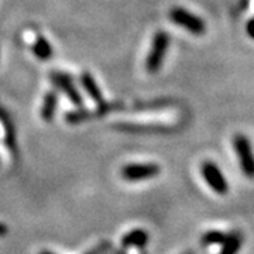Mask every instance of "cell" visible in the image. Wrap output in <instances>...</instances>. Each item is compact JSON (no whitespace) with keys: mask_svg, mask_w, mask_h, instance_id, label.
<instances>
[{"mask_svg":"<svg viewBox=\"0 0 254 254\" xmlns=\"http://www.w3.org/2000/svg\"><path fill=\"white\" fill-rule=\"evenodd\" d=\"M0 120L4 126V131H6V143L9 145L11 151H16V136H14V127L11 125V122L7 118V115L4 112L0 110Z\"/></svg>","mask_w":254,"mask_h":254,"instance_id":"12","label":"cell"},{"mask_svg":"<svg viewBox=\"0 0 254 254\" xmlns=\"http://www.w3.org/2000/svg\"><path fill=\"white\" fill-rule=\"evenodd\" d=\"M57 105H58V95L55 92H48L44 96V102H43L41 112H40L41 119L44 122H51L54 119Z\"/></svg>","mask_w":254,"mask_h":254,"instance_id":"9","label":"cell"},{"mask_svg":"<svg viewBox=\"0 0 254 254\" xmlns=\"http://www.w3.org/2000/svg\"><path fill=\"white\" fill-rule=\"evenodd\" d=\"M148 233L143 230V229H134L131 232H128L125 235V237L122 239V246L123 247H131L136 246L138 249H144L145 245L148 243Z\"/></svg>","mask_w":254,"mask_h":254,"instance_id":"7","label":"cell"},{"mask_svg":"<svg viewBox=\"0 0 254 254\" xmlns=\"http://www.w3.org/2000/svg\"><path fill=\"white\" fill-rule=\"evenodd\" d=\"M243 245V236L239 232H232L226 242L223 243V249L219 254H237Z\"/></svg>","mask_w":254,"mask_h":254,"instance_id":"11","label":"cell"},{"mask_svg":"<svg viewBox=\"0 0 254 254\" xmlns=\"http://www.w3.org/2000/svg\"><path fill=\"white\" fill-rule=\"evenodd\" d=\"M233 147L239 158L242 173L247 178H254V153L250 140L245 134H236L233 138Z\"/></svg>","mask_w":254,"mask_h":254,"instance_id":"2","label":"cell"},{"mask_svg":"<svg viewBox=\"0 0 254 254\" xmlns=\"http://www.w3.org/2000/svg\"><path fill=\"white\" fill-rule=\"evenodd\" d=\"M81 83H82V86L85 88V91L88 92V95H89L92 99L95 100L98 105L103 102V95H102V91H100L99 85L96 83L95 78L92 76L91 73L82 72Z\"/></svg>","mask_w":254,"mask_h":254,"instance_id":"8","label":"cell"},{"mask_svg":"<svg viewBox=\"0 0 254 254\" xmlns=\"http://www.w3.org/2000/svg\"><path fill=\"white\" fill-rule=\"evenodd\" d=\"M50 81L53 82L58 89H61L69 98V100L72 102L73 105L81 106L82 96L79 95V92L76 91V88H75V85H73L72 82V78L68 73L54 71V72L50 73Z\"/></svg>","mask_w":254,"mask_h":254,"instance_id":"6","label":"cell"},{"mask_svg":"<svg viewBox=\"0 0 254 254\" xmlns=\"http://www.w3.org/2000/svg\"><path fill=\"white\" fill-rule=\"evenodd\" d=\"M4 233H7V227L0 223V236H1V235H4Z\"/></svg>","mask_w":254,"mask_h":254,"instance_id":"16","label":"cell"},{"mask_svg":"<svg viewBox=\"0 0 254 254\" xmlns=\"http://www.w3.org/2000/svg\"><path fill=\"white\" fill-rule=\"evenodd\" d=\"M33 53L36 55L38 60H41V61H48V60H51L53 58V47L51 44L47 41L44 37L38 36L36 38V41H34V44H33Z\"/></svg>","mask_w":254,"mask_h":254,"instance_id":"10","label":"cell"},{"mask_svg":"<svg viewBox=\"0 0 254 254\" xmlns=\"http://www.w3.org/2000/svg\"><path fill=\"white\" fill-rule=\"evenodd\" d=\"M170 18L177 26L185 28L187 31H190L195 36H202L206 31L205 21L202 18L182 7H173L170 10Z\"/></svg>","mask_w":254,"mask_h":254,"instance_id":"3","label":"cell"},{"mask_svg":"<svg viewBox=\"0 0 254 254\" xmlns=\"http://www.w3.org/2000/svg\"><path fill=\"white\" fill-rule=\"evenodd\" d=\"M184 254H193L192 252H187V253H184Z\"/></svg>","mask_w":254,"mask_h":254,"instance_id":"18","label":"cell"},{"mask_svg":"<svg viewBox=\"0 0 254 254\" xmlns=\"http://www.w3.org/2000/svg\"><path fill=\"white\" fill-rule=\"evenodd\" d=\"M230 236V233L219 232V230H209L202 236V245H223Z\"/></svg>","mask_w":254,"mask_h":254,"instance_id":"13","label":"cell"},{"mask_svg":"<svg viewBox=\"0 0 254 254\" xmlns=\"http://www.w3.org/2000/svg\"><path fill=\"white\" fill-rule=\"evenodd\" d=\"M170 47V36L163 30L157 31L151 41V48L148 51L147 60H145V68L150 73L158 72L163 66L165 55Z\"/></svg>","mask_w":254,"mask_h":254,"instance_id":"1","label":"cell"},{"mask_svg":"<svg viewBox=\"0 0 254 254\" xmlns=\"http://www.w3.org/2000/svg\"><path fill=\"white\" fill-rule=\"evenodd\" d=\"M246 31H247V34L254 40V17L249 20V23H247V26H246Z\"/></svg>","mask_w":254,"mask_h":254,"instance_id":"15","label":"cell"},{"mask_svg":"<svg viewBox=\"0 0 254 254\" xmlns=\"http://www.w3.org/2000/svg\"><path fill=\"white\" fill-rule=\"evenodd\" d=\"M89 119H92L91 110H73V112H68L65 115V120L69 125H78V123H82Z\"/></svg>","mask_w":254,"mask_h":254,"instance_id":"14","label":"cell"},{"mask_svg":"<svg viewBox=\"0 0 254 254\" xmlns=\"http://www.w3.org/2000/svg\"><path fill=\"white\" fill-rule=\"evenodd\" d=\"M200 173H202L203 180L213 190V192H216L218 195H226L229 192V184L222 170L216 164L212 161H205L200 167Z\"/></svg>","mask_w":254,"mask_h":254,"instance_id":"5","label":"cell"},{"mask_svg":"<svg viewBox=\"0 0 254 254\" xmlns=\"http://www.w3.org/2000/svg\"><path fill=\"white\" fill-rule=\"evenodd\" d=\"M161 171L160 165L154 163L127 164L122 170V177L128 182H138L154 178Z\"/></svg>","mask_w":254,"mask_h":254,"instance_id":"4","label":"cell"},{"mask_svg":"<svg viewBox=\"0 0 254 254\" xmlns=\"http://www.w3.org/2000/svg\"><path fill=\"white\" fill-rule=\"evenodd\" d=\"M40 254H54L53 252H48V250H43Z\"/></svg>","mask_w":254,"mask_h":254,"instance_id":"17","label":"cell"}]
</instances>
